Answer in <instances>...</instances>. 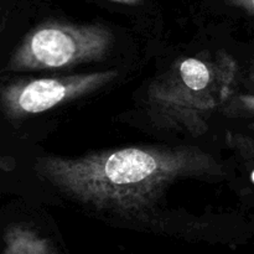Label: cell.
<instances>
[{
  "label": "cell",
  "instance_id": "5b68a950",
  "mask_svg": "<svg viewBox=\"0 0 254 254\" xmlns=\"http://www.w3.org/2000/svg\"><path fill=\"white\" fill-rule=\"evenodd\" d=\"M2 254H57L47 238L24 225L9 226L4 235Z\"/></svg>",
  "mask_w": 254,
  "mask_h": 254
},
{
  "label": "cell",
  "instance_id": "9c48e42d",
  "mask_svg": "<svg viewBox=\"0 0 254 254\" xmlns=\"http://www.w3.org/2000/svg\"><path fill=\"white\" fill-rule=\"evenodd\" d=\"M252 148H253V151H254V145H253V146H252Z\"/></svg>",
  "mask_w": 254,
  "mask_h": 254
},
{
  "label": "cell",
  "instance_id": "277c9868",
  "mask_svg": "<svg viewBox=\"0 0 254 254\" xmlns=\"http://www.w3.org/2000/svg\"><path fill=\"white\" fill-rule=\"evenodd\" d=\"M116 76V71H104L56 78L15 81L2 88L1 106L9 118L42 113L64 102L101 88Z\"/></svg>",
  "mask_w": 254,
  "mask_h": 254
},
{
  "label": "cell",
  "instance_id": "52a82bcc",
  "mask_svg": "<svg viewBox=\"0 0 254 254\" xmlns=\"http://www.w3.org/2000/svg\"><path fill=\"white\" fill-rule=\"evenodd\" d=\"M112 1L123 2V4H138V2H140L141 0H112Z\"/></svg>",
  "mask_w": 254,
  "mask_h": 254
},
{
  "label": "cell",
  "instance_id": "7a4b0ae2",
  "mask_svg": "<svg viewBox=\"0 0 254 254\" xmlns=\"http://www.w3.org/2000/svg\"><path fill=\"white\" fill-rule=\"evenodd\" d=\"M237 64L223 52L189 57L178 62L149 89L159 113L200 133L203 119L232 92Z\"/></svg>",
  "mask_w": 254,
  "mask_h": 254
},
{
  "label": "cell",
  "instance_id": "8992f818",
  "mask_svg": "<svg viewBox=\"0 0 254 254\" xmlns=\"http://www.w3.org/2000/svg\"><path fill=\"white\" fill-rule=\"evenodd\" d=\"M241 103L245 106L246 109L253 112L254 113V96H251V94H242L240 96Z\"/></svg>",
  "mask_w": 254,
  "mask_h": 254
},
{
  "label": "cell",
  "instance_id": "3957f363",
  "mask_svg": "<svg viewBox=\"0 0 254 254\" xmlns=\"http://www.w3.org/2000/svg\"><path fill=\"white\" fill-rule=\"evenodd\" d=\"M113 42L101 25H42L29 34L9 61V69H54L101 60Z\"/></svg>",
  "mask_w": 254,
  "mask_h": 254
},
{
  "label": "cell",
  "instance_id": "ba28073f",
  "mask_svg": "<svg viewBox=\"0 0 254 254\" xmlns=\"http://www.w3.org/2000/svg\"><path fill=\"white\" fill-rule=\"evenodd\" d=\"M252 79H253V82H254V74H252Z\"/></svg>",
  "mask_w": 254,
  "mask_h": 254
},
{
  "label": "cell",
  "instance_id": "6da1fadb",
  "mask_svg": "<svg viewBox=\"0 0 254 254\" xmlns=\"http://www.w3.org/2000/svg\"><path fill=\"white\" fill-rule=\"evenodd\" d=\"M211 166L212 158L195 148L131 146L78 158L47 156L36 169L72 200L97 210L135 215L155 205L178 178Z\"/></svg>",
  "mask_w": 254,
  "mask_h": 254
}]
</instances>
